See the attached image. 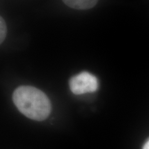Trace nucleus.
Segmentation results:
<instances>
[{
	"label": "nucleus",
	"mask_w": 149,
	"mask_h": 149,
	"mask_svg": "<svg viewBox=\"0 0 149 149\" xmlns=\"http://www.w3.org/2000/svg\"><path fill=\"white\" fill-rule=\"evenodd\" d=\"M68 6L77 10L90 9L97 4L98 0H62Z\"/></svg>",
	"instance_id": "nucleus-3"
},
{
	"label": "nucleus",
	"mask_w": 149,
	"mask_h": 149,
	"mask_svg": "<svg viewBox=\"0 0 149 149\" xmlns=\"http://www.w3.org/2000/svg\"><path fill=\"white\" fill-rule=\"evenodd\" d=\"M69 86L74 95L93 93L98 89V79L94 74L84 71L70 78Z\"/></svg>",
	"instance_id": "nucleus-2"
},
{
	"label": "nucleus",
	"mask_w": 149,
	"mask_h": 149,
	"mask_svg": "<svg viewBox=\"0 0 149 149\" xmlns=\"http://www.w3.org/2000/svg\"><path fill=\"white\" fill-rule=\"evenodd\" d=\"M13 100L19 111L31 120L43 121L51 113L49 99L44 92L33 86L18 87L14 91Z\"/></svg>",
	"instance_id": "nucleus-1"
},
{
	"label": "nucleus",
	"mask_w": 149,
	"mask_h": 149,
	"mask_svg": "<svg viewBox=\"0 0 149 149\" xmlns=\"http://www.w3.org/2000/svg\"><path fill=\"white\" fill-rule=\"evenodd\" d=\"M7 28L4 19L1 17L0 18V43H2L6 36Z\"/></svg>",
	"instance_id": "nucleus-4"
},
{
	"label": "nucleus",
	"mask_w": 149,
	"mask_h": 149,
	"mask_svg": "<svg viewBox=\"0 0 149 149\" xmlns=\"http://www.w3.org/2000/svg\"><path fill=\"white\" fill-rule=\"evenodd\" d=\"M142 149H149V139H148V140H147L146 142L144 144Z\"/></svg>",
	"instance_id": "nucleus-5"
}]
</instances>
